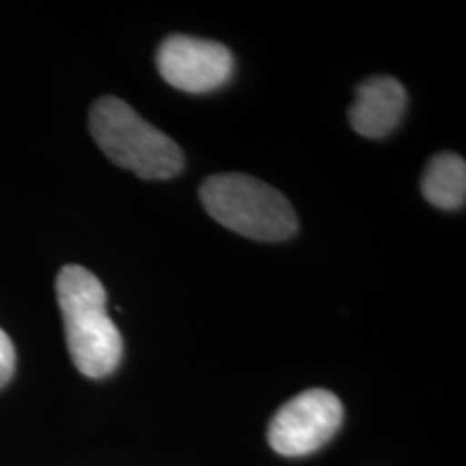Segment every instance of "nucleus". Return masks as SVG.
Masks as SVG:
<instances>
[{
  "mask_svg": "<svg viewBox=\"0 0 466 466\" xmlns=\"http://www.w3.org/2000/svg\"><path fill=\"white\" fill-rule=\"evenodd\" d=\"M56 299L66 324V339L76 370L86 378L113 374L124 357V339L106 311V289L83 266H63Z\"/></svg>",
  "mask_w": 466,
  "mask_h": 466,
  "instance_id": "f257e3e1",
  "label": "nucleus"
},
{
  "mask_svg": "<svg viewBox=\"0 0 466 466\" xmlns=\"http://www.w3.org/2000/svg\"><path fill=\"white\" fill-rule=\"evenodd\" d=\"M91 137L116 167L143 179L175 177L184 167L179 145L154 127L119 97L106 96L93 104Z\"/></svg>",
  "mask_w": 466,
  "mask_h": 466,
  "instance_id": "f03ea898",
  "label": "nucleus"
},
{
  "mask_svg": "<svg viewBox=\"0 0 466 466\" xmlns=\"http://www.w3.org/2000/svg\"><path fill=\"white\" fill-rule=\"evenodd\" d=\"M199 195L209 217L250 240L281 242L299 231V217L285 195L250 175H212Z\"/></svg>",
  "mask_w": 466,
  "mask_h": 466,
  "instance_id": "7ed1b4c3",
  "label": "nucleus"
},
{
  "mask_svg": "<svg viewBox=\"0 0 466 466\" xmlns=\"http://www.w3.org/2000/svg\"><path fill=\"white\" fill-rule=\"evenodd\" d=\"M341 421L339 398L326 389H309L279 408L268 428V442L281 456H309L333 439Z\"/></svg>",
  "mask_w": 466,
  "mask_h": 466,
  "instance_id": "20e7f679",
  "label": "nucleus"
},
{
  "mask_svg": "<svg viewBox=\"0 0 466 466\" xmlns=\"http://www.w3.org/2000/svg\"><path fill=\"white\" fill-rule=\"evenodd\" d=\"M158 72L168 85L186 93H209L229 83L233 56L223 44L171 35L160 44Z\"/></svg>",
  "mask_w": 466,
  "mask_h": 466,
  "instance_id": "39448f33",
  "label": "nucleus"
},
{
  "mask_svg": "<svg viewBox=\"0 0 466 466\" xmlns=\"http://www.w3.org/2000/svg\"><path fill=\"white\" fill-rule=\"evenodd\" d=\"M406 110V89L391 76H374L359 85L357 100L348 110L350 126L365 138L393 132Z\"/></svg>",
  "mask_w": 466,
  "mask_h": 466,
  "instance_id": "423d86ee",
  "label": "nucleus"
},
{
  "mask_svg": "<svg viewBox=\"0 0 466 466\" xmlns=\"http://www.w3.org/2000/svg\"><path fill=\"white\" fill-rule=\"evenodd\" d=\"M421 192L432 206L441 209H458L466 201V162L458 154L434 156L425 168Z\"/></svg>",
  "mask_w": 466,
  "mask_h": 466,
  "instance_id": "0eeeda50",
  "label": "nucleus"
},
{
  "mask_svg": "<svg viewBox=\"0 0 466 466\" xmlns=\"http://www.w3.org/2000/svg\"><path fill=\"white\" fill-rule=\"evenodd\" d=\"M15 371V348L9 335L0 329V389L11 380Z\"/></svg>",
  "mask_w": 466,
  "mask_h": 466,
  "instance_id": "6e6552de",
  "label": "nucleus"
}]
</instances>
